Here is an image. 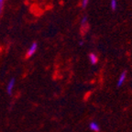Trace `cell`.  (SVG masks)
<instances>
[{
  "label": "cell",
  "instance_id": "obj_4",
  "mask_svg": "<svg viewBox=\"0 0 132 132\" xmlns=\"http://www.w3.org/2000/svg\"><path fill=\"white\" fill-rule=\"evenodd\" d=\"M89 128L94 132H100L101 131V128H100L99 124L95 121H91L90 123H89Z\"/></svg>",
  "mask_w": 132,
  "mask_h": 132
},
{
  "label": "cell",
  "instance_id": "obj_3",
  "mask_svg": "<svg viewBox=\"0 0 132 132\" xmlns=\"http://www.w3.org/2000/svg\"><path fill=\"white\" fill-rule=\"evenodd\" d=\"M15 84H16V80L15 78H11V80L8 82L7 85H6V92L8 95H11L13 92V89L15 87Z\"/></svg>",
  "mask_w": 132,
  "mask_h": 132
},
{
  "label": "cell",
  "instance_id": "obj_9",
  "mask_svg": "<svg viewBox=\"0 0 132 132\" xmlns=\"http://www.w3.org/2000/svg\"><path fill=\"white\" fill-rule=\"evenodd\" d=\"M2 10H3V4H0V15L2 13Z\"/></svg>",
  "mask_w": 132,
  "mask_h": 132
},
{
  "label": "cell",
  "instance_id": "obj_7",
  "mask_svg": "<svg viewBox=\"0 0 132 132\" xmlns=\"http://www.w3.org/2000/svg\"><path fill=\"white\" fill-rule=\"evenodd\" d=\"M110 8L112 11H116L118 8V0H110Z\"/></svg>",
  "mask_w": 132,
  "mask_h": 132
},
{
  "label": "cell",
  "instance_id": "obj_1",
  "mask_svg": "<svg viewBox=\"0 0 132 132\" xmlns=\"http://www.w3.org/2000/svg\"><path fill=\"white\" fill-rule=\"evenodd\" d=\"M37 50H38V43H37V42H33V43L29 46V50H28L27 57L30 58L31 56H33L34 54H35V52H37Z\"/></svg>",
  "mask_w": 132,
  "mask_h": 132
},
{
  "label": "cell",
  "instance_id": "obj_8",
  "mask_svg": "<svg viewBox=\"0 0 132 132\" xmlns=\"http://www.w3.org/2000/svg\"><path fill=\"white\" fill-rule=\"evenodd\" d=\"M82 7L85 9V8H86V6H87V5L89 4V0H82Z\"/></svg>",
  "mask_w": 132,
  "mask_h": 132
},
{
  "label": "cell",
  "instance_id": "obj_2",
  "mask_svg": "<svg viewBox=\"0 0 132 132\" xmlns=\"http://www.w3.org/2000/svg\"><path fill=\"white\" fill-rule=\"evenodd\" d=\"M127 74H128V72H127V70H124L123 72H122L121 73H120L119 77H118V82H117V86L120 87L122 85H123L124 82L126 81Z\"/></svg>",
  "mask_w": 132,
  "mask_h": 132
},
{
  "label": "cell",
  "instance_id": "obj_10",
  "mask_svg": "<svg viewBox=\"0 0 132 132\" xmlns=\"http://www.w3.org/2000/svg\"><path fill=\"white\" fill-rule=\"evenodd\" d=\"M82 44H84V40H80V41H79V45L82 46Z\"/></svg>",
  "mask_w": 132,
  "mask_h": 132
},
{
  "label": "cell",
  "instance_id": "obj_6",
  "mask_svg": "<svg viewBox=\"0 0 132 132\" xmlns=\"http://www.w3.org/2000/svg\"><path fill=\"white\" fill-rule=\"evenodd\" d=\"M87 22H88V16L85 15V16H82V20H81V30H82V29H85V28L88 27Z\"/></svg>",
  "mask_w": 132,
  "mask_h": 132
},
{
  "label": "cell",
  "instance_id": "obj_5",
  "mask_svg": "<svg viewBox=\"0 0 132 132\" xmlns=\"http://www.w3.org/2000/svg\"><path fill=\"white\" fill-rule=\"evenodd\" d=\"M88 59H89V62L92 65H95L98 62V57L95 53L94 52H91V53L88 54Z\"/></svg>",
  "mask_w": 132,
  "mask_h": 132
},
{
  "label": "cell",
  "instance_id": "obj_11",
  "mask_svg": "<svg viewBox=\"0 0 132 132\" xmlns=\"http://www.w3.org/2000/svg\"><path fill=\"white\" fill-rule=\"evenodd\" d=\"M4 3V0H0V4H3Z\"/></svg>",
  "mask_w": 132,
  "mask_h": 132
}]
</instances>
